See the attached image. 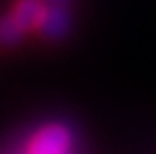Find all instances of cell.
I'll return each mask as SVG.
<instances>
[{
	"label": "cell",
	"mask_w": 156,
	"mask_h": 154,
	"mask_svg": "<svg viewBox=\"0 0 156 154\" xmlns=\"http://www.w3.org/2000/svg\"><path fill=\"white\" fill-rule=\"evenodd\" d=\"M71 133L65 125H46L34 135L29 144V154H69Z\"/></svg>",
	"instance_id": "cell-1"
},
{
	"label": "cell",
	"mask_w": 156,
	"mask_h": 154,
	"mask_svg": "<svg viewBox=\"0 0 156 154\" xmlns=\"http://www.w3.org/2000/svg\"><path fill=\"white\" fill-rule=\"evenodd\" d=\"M46 9L48 6H44L42 0H19L9 17L12 19V23L21 29V34H25V31L37 29L42 25Z\"/></svg>",
	"instance_id": "cell-2"
},
{
	"label": "cell",
	"mask_w": 156,
	"mask_h": 154,
	"mask_svg": "<svg viewBox=\"0 0 156 154\" xmlns=\"http://www.w3.org/2000/svg\"><path fill=\"white\" fill-rule=\"evenodd\" d=\"M40 29L44 34H48L52 38H58L67 31V13L62 11L60 6H50L46 9V15H44V21L40 25Z\"/></svg>",
	"instance_id": "cell-3"
},
{
	"label": "cell",
	"mask_w": 156,
	"mask_h": 154,
	"mask_svg": "<svg viewBox=\"0 0 156 154\" xmlns=\"http://www.w3.org/2000/svg\"><path fill=\"white\" fill-rule=\"evenodd\" d=\"M21 36H23V34H21V29L12 23L11 17L0 19V42H2V44L12 46V44H17V42L21 40Z\"/></svg>",
	"instance_id": "cell-4"
},
{
	"label": "cell",
	"mask_w": 156,
	"mask_h": 154,
	"mask_svg": "<svg viewBox=\"0 0 156 154\" xmlns=\"http://www.w3.org/2000/svg\"><path fill=\"white\" fill-rule=\"evenodd\" d=\"M54 2H65V0H54Z\"/></svg>",
	"instance_id": "cell-5"
}]
</instances>
